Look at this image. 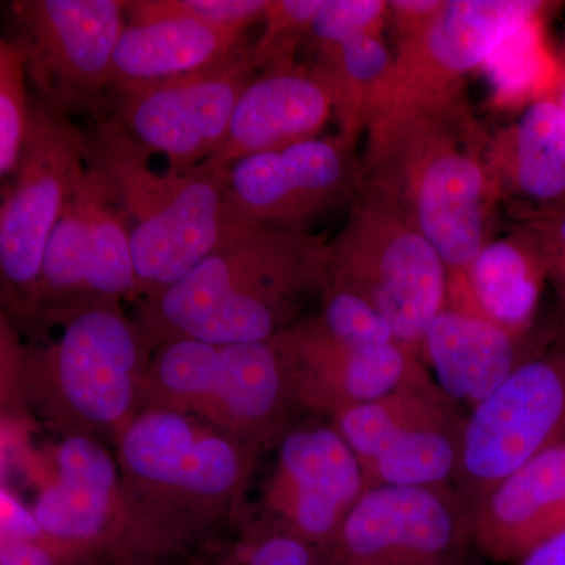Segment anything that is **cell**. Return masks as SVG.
<instances>
[{
    "label": "cell",
    "instance_id": "cell-1",
    "mask_svg": "<svg viewBox=\"0 0 565 565\" xmlns=\"http://www.w3.org/2000/svg\"><path fill=\"white\" fill-rule=\"evenodd\" d=\"M359 189L394 207L434 245L448 278L463 273L492 237L501 196L489 137L465 95L385 104L366 129Z\"/></svg>",
    "mask_w": 565,
    "mask_h": 565
},
{
    "label": "cell",
    "instance_id": "cell-2",
    "mask_svg": "<svg viewBox=\"0 0 565 565\" xmlns=\"http://www.w3.org/2000/svg\"><path fill=\"white\" fill-rule=\"evenodd\" d=\"M330 244L297 230L225 217L210 255L180 281L137 302L148 343H262L302 319L329 281Z\"/></svg>",
    "mask_w": 565,
    "mask_h": 565
},
{
    "label": "cell",
    "instance_id": "cell-3",
    "mask_svg": "<svg viewBox=\"0 0 565 565\" xmlns=\"http://www.w3.org/2000/svg\"><path fill=\"white\" fill-rule=\"evenodd\" d=\"M114 445L126 565L156 564L233 523L262 452L202 418L159 407L141 408Z\"/></svg>",
    "mask_w": 565,
    "mask_h": 565
},
{
    "label": "cell",
    "instance_id": "cell-4",
    "mask_svg": "<svg viewBox=\"0 0 565 565\" xmlns=\"http://www.w3.org/2000/svg\"><path fill=\"white\" fill-rule=\"evenodd\" d=\"M55 327L54 340L28 348L29 414L62 437L115 444L143 405L150 343L117 300L88 305Z\"/></svg>",
    "mask_w": 565,
    "mask_h": 565
},
{
    "label": "cell",
    "instance_id": "cell-5",
    "mask_svg": "<svg viewBox=\"0 0 565 565\" xmlns=\"http://www.w3.org/2000/svg\"><path fill=\"white\" fill-rule=\"evenodd\" d=\"M88 162L110 185L131 228V252L139 300L166 291L217 245L225 225V172L150 166V154L110 118H95L85 134Z\"/></svg>",
    "mask_w": 565,
    "mask_h": 565
},
{
    "label": "cell",
    "instance_id": "cell-6",
    "mask_svg": "<svg viewBox=\"0 0 565 565\" xmlns=\"http://www.w3.org/2000/svg\"><path fill=\"white\" fill-rule=\"evenodd\" d=\"M145 407L193 415L262 451L275 448L303 414L285 330L262 343L163 341L152 349Z\"/></svg>",
    "mask_w": 565,
    "mask_h": 565
},
{
    "label": "cell",
    "instance_id": "cell-7",
    "mask_svg": "<svg viewBox=\"0 0 565 565\" xmlns=\"http://www.w3.org/2000/svg\"><path fill=\"white\" fill-rule=\"evenodd\" d=\"M327 285L371 305L394 341L422 360L424 333L446 305L448 270L434 245L399 212L359 192L330 243Z\"/></svg>",
    "mask_w": 565,
    "mask_h": 565
},
{
    "label": "cell",
    "instance_id": "cell-8",
    "mask_svg": "<svg viewBox=\"0 0 565 565\" xmlns=\"http://www.w3.org/2000/svg\"><path fill=\"white\" fill-rule=\"evenodd\" d=\"M87 167L85 132L33 96L20 158L0 202V305L13 318L31 321L44 252Z\"/></svg>",
    "mask_w": 565,
    "mask_h": 565
},
{
    "label": "cell",
    "instance_id": "cell-9",
    "mask_svg": "<svg viewBox=\"0 0 565 565\" xmlns=\"http://www.w3.org/2000/svg\"><path fill=\"white\" fill-rule=\"evenodd\" d=\"M465 419L422 363L393 392L330 424L352 449L370 490L451 486Z\"/></svg>",
    "mask_w": 565,
    "mask_h": 565
},
{
    "label": "cell",
    "instance_id": "cell-10",
    "mask_svg": "<svg viewBox=\"0 0 565 565\" xmlns=\"http://www.w3.org/2000/svg\"><path fill=\"white\" fill-rule=\"evenodd\" d=\"M9 10L10 44L36 98L65 117H102L126 0H17Z\"/></svg>",
    "mask_w": 565,
    "mask_h": 565
},
{
    "label": "cell",
    "instance_id": "cell-11",
    "mask_svg": "<svg viewBox=\"0 0 565 565\" xmlns=\"http://www.w3.org/2000/svg\"><path fill=\"white\" fill-rule=\"evenodd\" d=\"M565 440V337L535 345L465 419L452 486L473 509L505 476Z\"/></svg>",
    "mask_w": 565,
    "mask_h": 565
},
{
    "label": "cell",
    "instance_id": "cell-12",
    "mask_svg": "<svg viewBox=\"0 0 565 565\" xmlns=\"http://www.w3.org/2000/svg\"><path fill=\"white\" fill-rule=\"evenodd\" d=\"M104 300L139 302L131 228L110 185L88 162L47 243L31 321L57 326Z\"/></svg>",
    "mask_w": 565,
    "mask_h": 565
},
{
    "label": "cell",
    "instance_id": "cell-13",
    "mask_svg": "<svg viewBox=\"0 0 565 565\" xmlns=\"http://www.w3.org/2000/svg\"><path fill=\"white\" fill-rule=\"evenodd\" d=\"M258 70L250 46L210 70L109 93L110 118L148 154L166 156L170 169H195L222 150L234 107Z\"/></svg>",
    "mask_w": 565,
    "mask_h": 565
},
{
    "label": "cell",
    "instance_id": "cell-14",
    "mask_svg": "<svg viewBox=\"0 0 565 565\" xmlns=\"http://www.w3.org/2000/svg\"><path fill=\"white\" fill-rule=\"evenodd\" d=\"M21 449L39 486L33 515L44 537L79 565H126L128 530L117 459L103 441L63 435L50 456Z\"/></svg>",
    "mask_w": 565,
    "mask_h": 565
},
{
    "label": "cell",
    "instance_id": "cell-15",
    "mask_svg": "<svg viewBox=\"0 0 565 565\" xmlns=\"http://www.w3.org/2000/svg\"><path fill=\"white\" fill-rule=\"evenodd\" d=\"M473 512L455 486L377 487L363 494L322 565H468Z\"/></svg>",
    "mask_w": 565,
    "mask_h": 565
},
{
    "label": "cell",
    "instance_id": "cell-16",
    "mask_svg": "<svg viewBox=\"0 0 565 565\" xmlns=\"http://www.w3.org/2000/svg\"><path fill=\"white\" fill-rule=\"evenodd\" d=\"M359 178L352 145L340 136L318 137L230 166L223 214L232 221L308 232L311 223L359 189Z\"/></svg>",
    "mask_w": 565,
    "mask_h": 565
},
{
    "label": "cell",
    "instance_id": "cell-17",
    "mask_svg": "<svg viewBox=\"0 0 565 565\" xmlns=\"http://www.w3.org/2000/svg\"><path fill=\"white\" fill-rule=\"evenodd\" d=\"M264 492V519L326 556L352 509L367 492L352 449L332 424H294L277 446Z\"/></svg>",
    "mask_w": 565,
    "mask_h": 565
},
{
    "label": "cell",
    "instance_id": "cell-18",
    "mask_svg": "<svg viewBox=\"0 0 565 565\" xmlns=\"http://www.w3.org/2000/svg\"><path fill=\"white\" fill-rule=\"evenodd\" d=\"M545 7L537 0H445L427 28L397 41L385 104L463 96L465 79L505 33L542 17Z\"/></svg>",
    "mask_w": 565,
    "mask_h": 565
},
{
    "label": "cell",
    "instance_id": "cell-19",
    "mask_svg": "<svg viewBox=\"0 0 565 565\" xmlns=\"http://www.w3.org/2000/svg\"><path fill=\"white\" fill-rule=\"evenodd\" d=\"M302 412L333 416L373 403L403 384L422 360L399 344L360 345L333 340L300 319L285 330Z\"/></svg>",
    "mask_w": 565,
    "mask_h": 565
},
{
    "label": "cell",
    "instance_id": "cell-20",
    "mask_svg": "<svg viewBox=\"0 0 565 565\" xmlns=\"http://www.w3.org/2000/svg\"><path fill=\"white\" fill-rule=\"evenodd\" d=\"M473 545L516 564L565 531V440L505 476L473 505Z\"/></svg>",
    "mask_w": 565,
    "mask_h": 565
},
{
    "label": "cell",
    "instance_id": "cell-21",
    "mask_svg": "<svg viewBox=\"0 0 565 565\" xmlns=\"http://www.w3.org/2000/svg\"><path fill=\"white\" fill-rule=\"evenodd\" d=\"M332 115L329 96L307 66L263 71L234 107L222 150L202 166L226 172L248 156L318 139Z\"/></svg>",
    "mask_w": 565,
    "mask_h": 565
},
{
    "label": "cell",
    "instance_id": "cell-22",
    "mask_svg": "<svg viewBox=\"0 0 565 565\" xmlns=\"http://www.w3.org/2000/svg\"><path fill=\"white\" fill-rule=\"evenodd\" d=\"M244 46V33L163 13L152 9L150 0H126V24L111 63L110 92L210 70Z\"/></svg>",
    "mask_w": 565,
    "mask_h": 565
},
{
    "label": "cell",
    "instance_id": "cell-23",
    "mask_svg": "<svg viewBox=\"0 0 565 565\" xmlns=\"http://www.w3.org/2000/svg\"><path fill=\"white\" fill-rule=\"evenodd\" d=\"M546 280L544 255L523 226L490 239L463 273L448 278L445 307L481 316L514 337L530 338Z\"/></svg>",
    "mask_w": 565,
    "mask_h": 565
},
{
    "label": "cell",
    "instance_id": "cell-24",
    "mask_svg": "<svg viewBox=\"0 0 565 565\" xmlns=\"http://www.w3.org/2000/svg\"><path fill=\"white\" fill-rule=\"evenodd\" d=\"M537 345L481 316L445 307L424 333L422 362L446 396L471 408L489 397Z\"/></svg>",
    "mask_w": 565,
    "mask_h": 565
},
{
    "label": "cell",
    "instance_id": "cell-25",
    "mask_svg": "<svg viewBox=\"0 0 565 565\" xmlns=\"http://www.w3.org/2000/svg\"><path fill=\"white\" fill-rule=\"evenodd\" d=\"M501 195L511 192L555 210L565 202V110L553 98L531 103L514 125L489 140Z\"/></svg>",
    "mask_w": 565,
    "mask_h": 565
},
{
    "label": "cell",
    "instance_id": "cell-26",
    "mask_svg": "<svg viewBox=\"0 0 565 565\" xmlns=\"http://www.w3.org/2000/svg\"><path fill=\"white\" fill-rule=\"evenodd\" d=\"M310 70L329 96L341 139L355 147L388 95L393 57L384 40L359 36L316 51Z\"/></svg>",
    "mask_w": 565,
    "mask_h": 565
},
{
    "label": "cell",
    "instance_id": "cell-27",
    "mask_svg": "<svg viewBox=\"0 0 565 565\" xmlns=\"http://www.w3.org/2000/svg\"><path fill=\"white\" fill-rule=\"evenodd\" d=\"M481 70L500 106H530L550 98L559 85L561 65L546 46L542 17L505 33Z\"/></svg>",
    "mask_w": 565,
    "mask_h": 565
},
{
    "label": "cell",
    "instance_id": "cell-28",
    "mask_svg": "<svg viewBox=\"0 0 565 565\" xmlns=\"http://www.w3.org/2000/svg\"><path fill=\"white\" fill-rule=\"evenodd\" d=\"M322 3L323 0H269L262 36L250 44L258 73L296 63L297 50L308 41Z\"/></svg>",
    "mask_w": 565,
    "mask_h": 565
},
{
    "label": "cell",
    "instance_id": "cell-29",
    "mask_svg": "<svg viewBox=\"0 0 565 565\" xmlns=\"http://www.w3.org/2000/svg\"><path fill=\"white\" fill-rule=\"evenodd\" d=\"M308 319L316 330L343 343H396L388 323L371 305L337 286H326L318 313Z\"/></svg>",
    "mask_w": 565,
    "mask_h": 565
},
{
    "label": "cell",
    "instance_id": "cell-30",
    "mask_svg": "<svg viewBox=\"0 0 565 565\" xmlns=\"http://www.w3.org/2000/svg\"><path fill=\"white\" fill-rule=\"evenodd\" d=\"M25 84L20 55L0 40V178L13 172L28 131L31 98Z\"/></svg>",
    "mask_w": 565,
    "mask_h": 565
},
{
    "label": "cell",
    "instance_id": "cell-31",
    "mask_svg": "<svg viewBox=\"0 0 565 565\" xmlns=\"http://www.w3.org/2000/svg\"><path fill=\"white\" fill-rule=\"evenodd\" d=\"M386 18L388 2L385 0H323L308 43L316 52L359 36H382Z\"/></svg>",
    "mask_w": 565,
    "mask_h": 565
},
{
    "label": "cell",
    "instance_id": "cell-32",
    "mask_svg": "<svg viewBox=\"0 0 565 565\" xmlns=\"http://www.w3.org/2000/svg\"><path fill=\"white\" fill-rule=\"evenodd\" d=\"M218 565H322V557L302 539L263 519L245 531Z\"/></svg>",
    "mask_w": 565,
    "mask_h": 565
},
{
    "label": "cell",
    "instance_id": "cell-33",
    "mask_svg": "<svg viewBox=\"0 0 565 565\" xmlns=\"http://www.w3.org/2000/svg\"><path fill=\"white\" fill-rule=\"evenodd\" d=\"M25 366L28 345L22 344L13 319L0 305V418L33 422L25 401Z\"/></svg>",
    "mask_w": 565,
    "mask_h": 565
},
{
    "label": "cell",
    "instance_id": "cell-34",
    "mask_svg": "<svg viewBox=\"0 0 565 565\" xmlns=\"http://www.w3.org/2000/svg\"><path fill=\"white\" fill-rule=\"evenodd\" d=\"M150 6L223 31L245 33L256 22H263L269 0H150Z\"/></svg>",
    "mask_w": 565,
    "mask_h": 565
},
{
    "label": "cell",
    "instance_id": "cell-35",
    "mask_svg": "<svg viewBox=\"0 0 565 565\" xmlns=\"http://www.w3.org/2000/svg\"><path fill=\"white\" fill-rule=\"evenodd\" d=\"M0 565H79L44 539H0Z\"/></svg>",
    "mask_w": 565,
    "mask_h": 565
},
{
    "label": "cell",
    "instance_id": "cell-36",
    "mask_svg": "<svg viewBox=\"0 0 565 565\" xmlns=\"http://www.w3.org/2000/svg\"><path fill=\"white\" fill-rule=\"evenodd\" d=\"M445 0H392L388 14L397 41L414 36L434 21Z\"/></svg>",
    "mask_w": 565,
    "mask_h": 565
},
{
    "label": "cell",
    "instance_id": "cell-37",
    "mask_svg": "<svg viewBox=\"0 0 565 565\" xmlns=\"http://www.w3.org/2000/svg\"><path fill=\"white\" fill-rule=\"evenodd\" d=\"M525 228L533 233L545 259L565 262V211H534Z\"/></svg>",
    "mask_w": 565,
    "mask_h": 565
},
{
    "label": "cell",
    "instance_id": "cell-38",
    "mask_svg": "<svg viewBox=\"0 0 565 565\" xmlns=\"http://www.w3.org/2000/svg\"><path fill=\"white\" fill-rule=\"evenodd\" d=\"M0 539H44L43 531L20 498L0 486Z\"/></svg>",
    "mask_w": 565,
    "mask_h": 565
},
{
    "label": "cell",
    "instance_id": "cell-39",
    "mask_svg": "<svg viewBox=\"0 0 565 565\" xmlns=\"http://www.w3.org/2000/svg\"><path fill=\"white\" fill-rule=\"evenodd\" d=\"M35 423L25 419L0 418V473L11 455L18 456L28 446Z\"/></svg>",
    "mask_w": 565,
    "mask_h": 565
},
{
    "label": "cell",
    "instance_id": "cell-40",
    "mask_svg": "<svg viewBox=\"0 0 565 565\" xmlns=\"http://www.w3.org/2000/svg\"><path fill=\"white\" fill-rule=\"evenodd\" d=\"M515 565H565V531L539 545Z\"/></svg>",
    "mask_w": 565,
    "mask_h": 565
},
{
    "label": "cell",
    "instance_id": "cell-41",
    "mask_svg": "<svg viewBox=\"0 0 565 565\" xmlns=\"http://www.w3.org/2000/svg\"><path fill=\"white\" fill-rule=\"evenodd\" d=\"M550 98L555 99V102L565 110V81L561 79L555 93H553Z\"/></svg>",
    "mask_w": 565,
    "mask_h": 565
},
{
    "label": "cell",
    "instance_id": "cell-42",
    "mask_svg": "<svg viewBox=\"0 0 565 565\" xmlns=\"http://www.w3.org/2000/svg\"><path fill=\"white\" fill-rule=\"evenodd\" d=\"M559 65H561V79L565 81V57L563 58V61H559Z\"/></svg>",
    "mask_w": 565,
    "mask_h": 565
},
{
    "label": "cell",
    "instance_id": "cell-43",
    "mask_svg": "<svg viewBox=\"0 0 565 565\" xmlns=\"http://www.w3.org/2000/svg\"><path fill=\"white\" fill-rule=\"evenodd\" d=\"M548 211H565V202L563 204H559V206L555 207V210H548Z\"/></svg>",
    "mask_w": 565,
    "mask_h": 565
}]
</instances>
